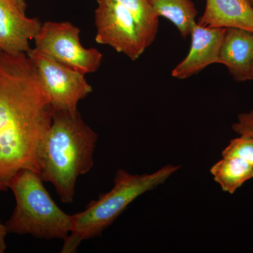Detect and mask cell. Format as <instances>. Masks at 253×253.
Returning a JSON list of instances; mask_svg holds the SVG:
<instances>
[{
    "mask_svg": "<svg viewBox=\"0 0 253 253\" xmlns=\"http://www.w3.org/2000/svg\"><path fill=\"white\" fill-rule=\"evenodd\" d=\"M54 111L28 54L0 51V194L21 169L39 172Z\"/></svg>",
    "mask_w": 253,
    "mask_h": 253,
    "instance_id": "6da1fadb",
    "label": "cell"
},
{
    "mask_svg": "<svg viewBox=\"0 0 253 253\" xmlns=\"http://www.w3.org/2000/svg\"><path fill=\"white\" fill-rule=\"evenodd\" d=\"M97 141V134L79 111H54L42 144L38 174L44 182L54 185L64 204L73 202L78 178L93 167Z\"/></svg>",
    "mask_w": 253,
    "mask_h": 253,
    "instance_id": "7a4b0ae2",
    "label": "cell"
},
{
    "mask_svg": "<svg viewBox=\"0 0 253 253\" xmlns=\"http://www.w3.org/2000/svg\"><path fill=\"white\" fill-rule=\"evenodd\" d=\"M167 165L151 174H132L118 169L114 185L109 192L100 194L82 212L72 216L71 233L63 241L61 253L76 252L83 241L100 236L114 222L126 208L141 195L162 185L180 169Z\"/></svg>",
    "mask_w": 253,
    "mask_h": 253,
    "instance_id": "3957f363",
    "label": "cell"
},
{
    "mask_svg": "<svg viewBox=\"0 0 253 253\" xmlns=\"http://www.w3.org/2000/svg\"><path fill=\"white\" fill-rule=\"evenodd\" d=\"M38 172L21 169L10 180L8 189L16 206L5 222L9 234L38 239L64 240L71 233L72 216L63 212L51 199Z\"/></svg>",
    "mask_w": 253,
    "mask_h": 253,
    "instance_id": "277c9868",
    "label": "cell"
},
{
    "mask_svg": "<svg viewBox=\"0 0 253 253\" xmlns=\"http://www.w3.org/2000/svg\"><path fill=\"white\" fill-rule=\"evenodd\" d=\"M34 41L35 49L84 75L96 72L102 63V53L84 47L81 30L68 21L42 23Z\"/></svg>",
    "mask_w": 253,
    "mask_h": 253,
    "instance_id": "5b68a950",
    "label": "cell"
},
{
    "mask_svg": "<svg viewBox=\"0 0 253 253\" xmlns=\"http://www.w3.org/2000/svg\"><path fill=\"white\" fill-rule=\"evenodd\" d=\"M27 54L36 66L55 111H78L80 101L92 92L85 75L35 48Z\"/></svg>",
    "mask_w": 253,
    "mask_h": 253,
    "instance_id": "8992f818",
    "label": "cell"
},
{
    "mask_svg": "<svg viewBox=\"0 0 253 253\" xmlns=\"http://www.w3.org/2000/svg\"><path fill=\"white\" fill-rule=\"evenodd\" d=\"M94 24L96 43L111 46L132 61L146 49L134 18L116 0H97Z\"/></svg>",
    "mask_w": 253,
    "mask_h": 253,
    "instance_id": "52a82bcc",
    "label": "cell"
},
{
    "mask_svg": "<svg viewBox=\"0 0 253 253\" xmlns=\"http://www.w3.org/2000/svg\"><path fill=\"white\" fill-rule=\"evenodd\" d=\"M26 0H0V51L28 54L42 23L26 15Z\"/></svg>",
    "mask_w": 253,
    "mask_h": 253,
    "instance_id": "ba28073f",
    "label": "cell"
},
{
    "mask_svg": "<svg viewBox=\"0 0 253 253\" xmlns=\"http://www.w3.org/2000/svg\"><path fill=\"white\" fill-rule=\"evenodd\" d=\"M226 28H211L197 22L191 29V47L187 56L172 71L173 78L184 80L211 64L218 63L219 50Z\"/></svg>",
    "mask_w": 253,
    "mask_h": 253,
    "instance_id": "9c48e42d",
    "label": "cell"
},
{
    "mask_svg": "<svg viewBox=\"0 0 253 253\" xmlns=\"http://www.w3.org/2000/svg\"><path fill=\"white\" fill-rule=\"evenodd\" d=\"M253 33L236 28H226L218 63L224 65L236 82L251 81Z\"/></svg>",
    "mask_w": 253,
    "mask_h": 253,
    "instance_id": "30bf717a",
    "label": "cell"
},
{
    "mask_svg": "<svg viewBox=\"0 0 253 253\" xmlns=\"http://www.w3.org/2000/svg\"><path fill=\"white\" fill-rule=\"evenodd\" d=\"M211 28H236L253 33V7L248 0H206L197 21Z\"/></svg>",
    "mask_w": 253,
    "mask_h": 253,
    "instance_id": "8fae6325",
    "label": "cell"
},
{
    "mask_svg": "<svg viewBox=\"0 0 253 253\" xmlns=\"http://www.w3.org/2000/svg\"><path fill=\"white\" fill-rule=\"evenodd\" d=\"M214 181L224 192L234 194L253 179V166L237 157H222L211 168Z\"/></svg>",
    "mask_w": 253,
    "mask_h": 253,
    "instance_id": "7c38bea8",
    "label": "cell"
},
{
    "mask_svg": "<svg viewBox=\"0 0 253 253\" xmlns=\"http://www.w3.org/2000/svg\"><path fill=\"white\" fill-rule=\"evenodd\" d=\"M158 16L169 20L183 38L190 36L198 11L191 0H150Z\"/></svg>",
    "mask_w": 253,
    "mask_h": 253,
    "instance_id": "4fadbf2b",
    "label": "cell"
},
{
    "mask_svg": "<svg viewBox=\"0 0 253 253\" xmlns=\"http://www.w3.org/2000/svg\"><path fill=\"white\" fill-rule=\"evenodd\" d=\"M131 14L136 23L146 48L156 39L159 27V16L150 0H116Z\"/></svg>",
    "mask_w": 253,
    "mask_h": 253,
    "instance_id": "5bb4252c",
    "label": "cell"
},
{
    "mask_svg": "<svg viewBox=\"0 0 253 253\" xmlns=\"http://www.w3.org/2000/svg\"><path fill=\"white\" fill-rule=\"evenodd\" d=\"M222 157H237L253 166V137L249 135H240L231 139L223 150Z\"/></svg>",
    "mask_w": 253,
    "mask_h": 253,
    "instance_id": "9a60e30c",
    "label": "cell"
},
{
    "mask_svg": "<svg viewBox=\"0 0 253 253\" xmlns=\"http://www.w3.org/2000/svg\"><path fill=\"white\" fill-rule=\"evenodd\" d=\"M232 129L239 135L253 137V110L239 114L237 121L232 125Z\"/></svg>",
    "mask_w": 253,
    "mask_h": 253,
    "instance_id": "2e32d148",
    "label": "cell"
},
{
    "mask_svg": "<svg viewBox=\"0 0 253 253\" xmlns=\"http://www.w3.org/2000/svg\"><path fill=\"white\" fill-rule=\"evenodd\" d=\"M8 232L5 223H3L0 219V253H4L6 250V237Z\"/></svg>",
    "mask_w": 253,
    "mask_h": 253,
    "instance_id": "e0dca14e",
    "label": "cell"
},
{
    "mask_svg": "<svg viewBox=\"0 0 253 253\" xmlns=\"http://www.w3.org/2000/svg\"><path fill=\"white\" fill-rule=\"evenodd\" d=\"M251 81H253V62L252 69H251Z\"/></svg>",
    "mask_w": 253,
    "mask_h": 253,
    "instance_id": "ac0fdd59",
    "label": "cell"
},
{
    "mask_svg": "<svg viewBox=\"0 0 253 253\" xmlns=\"http://www.w3.org/2000/svg\"><path fill=\"white\" fill-rule=\"evenodd\" d=\"M248 1H249L250 4L252 5V6L253 7V0H248Z\"/></svg>",
    "mask_w": 253,
    "mask_h": 253,
    "instance_id": "d6986e66",
    "label": "cell"
}]
</instances>
